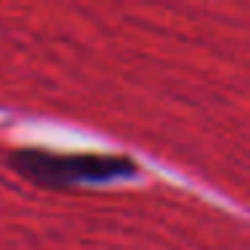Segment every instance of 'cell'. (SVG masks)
I'll list each match as a JSON object with an SVG mask.
<instances>
[{
	"label": "cell",
	"instance_id": "6da1fadb",
	"mask_svg": "<svg viewBox=\"0 0 250 250\" xmlns=\"http://www.w3.org/2000/svg\"><path fill=\"white\" fill-rule=\"evenodd\" d=\"M199 33L212 57L210 143L196 153L207 178L231 196V207L250 215V3L205 6Z\"/></svg>",
	"mask_w": 250,
	"mask_h": 250
}]
</instances>
